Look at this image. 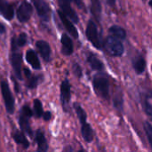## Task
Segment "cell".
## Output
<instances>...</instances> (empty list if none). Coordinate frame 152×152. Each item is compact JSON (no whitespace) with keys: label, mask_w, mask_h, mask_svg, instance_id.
I'll return each mask as SVG.
<instances>
[{"label":"cell","mask_w":152,"mask_h":152,"mask_svg":"<svg viewBox=\"0 0 152 152\" xmlns=\"http://www.w3.org/2000/svg\"><path fill=\"white\" fill-rule=\"evenodd\" d=\"M35 140L37 143V151H48V144H47V141L45 139V134L41 129H38L36 132V135H35Z\"/></svg>","instance_id":"18"},{"label":"cell","mask_w":152,"mask_h":152,"mask_svg":"<svg viewBox=\"0 0 152 152\" xmlns=\"http://www.w3.org/2000/svg\"><path fill=\"white\" fill-rule=\"evenodd\" d=\"M24 73L25 76L27 77V87L29 89H35L37 88L39 81H40V76H36V75H32L30 70L27 68L24 69Z\"/></svg>","instance_id":"21"},{"label":"cell","mask_w":152,"mask_h":152,"mask_svg":"<svg viewBox=\"0 0 152 152\" xmlns=\"http://www.w3.org/2000/svg\"><path fill=\"white\" fill-rule=\"evenodd\" d=\"M71 86L69 84V81L68 78H65L61 84V102L62 105V108L64 111H68L69 109V103L71 98Z\"/></svg>","instance_id":"9"},{"label":"cell","mask_w":152,"mask_h":152,"mask_svg":"<svg viewBox=\"0 0 152 152\" xmlns=\"http://www.w3.org/2000/svg\"><path fill=\"white\" fill-rule=\"evenodd\" d=\"M102 46L106 53L112 57H120L123 55L125 51L121 39L115 37L113 36L108 37L105 39L104 45Z\"/></svg>","instance_id":"3"},{"label":"cell","mask_w":152,"mask_h":152,"mask_svg":"<svg viewBox=\"0 0 152 152\" xmlns=\"http://www.w3.org/2000/svg\"><path fill=\"white\" fill-rule=\"evenodd\" d=\"M61 53L66 56L71 55L74 52V45H73V41L70 38V37L63 33L61 35Z\"/></svg>","instance_id":"14"},{"label":"cell","mask_w":152,"mask_h":152,"mask_svg":"<svg viewBox=\"0 0 152 152\" xmlns=\"http://www.w3.org/2000/svg\"><path fill=\"white\" fill-rule=\"evenodd\" d=\"M26 61L31 65V67L35 69H41V64L39 61V59L37 57V53L32 50L29 49L27 51L26 53Z\"/></svg>","instance_id":"20"},{"label":"cell","mask_w":152,"mask_h":152,"mask_svg":"<svg viewBox=\"0 0 152 152\" xmlns=\"http://www.w3.org/2000/svg\"><path fill=\"white\" fill-rule=\"evenodd\" d=\"M91 2V12L94 17L100 22L102 18V4L100 0H90Z\"/></svg>","instance_id":"24"},{"label":"cell","mask_w":152,"mask_h":152,"mask_svg":"<svg viewBox=\"0 0 152 152\" xmlns=\"http://www.w3.org/2000/svg\"><path fill=\"white\" fill-rule=\"evenodd\" d=\"M32 12H33V9H32L31 4L24 0L22 3H20V4L19 5L17 9V12H16L17 19L20 22L25 23L29 20L32 15Z\"/></svg>","instance_id":"10"},{"label":"cell","mask_w":152,"mask_h":152,"mask_svg":"<svg viewBox=\"0 0 152 152\" xmlns=\"http://www.w3.org/2000/svg\"><path fill=\"white\" fill-rule=\"evenodd\" d=\"M34 114H35V117L37 118H42V116L44 114L42 102L38 99L34 100Z\"/></svg>","instance_id":"27"},{"label":"cell","mask_w":152,"mask_h":152,"mask_svg":"<svg viewBox=\"0 0 152 152\" xmlns=\"http://www.w3.org/2000/svg\"><path fill=\"white\" fill-rule=\"evenodd\" d=\"M72 70H73V73L75 74V76L77 77H78V78H80V77H82V69H81V67H80V65L78 64V63H74L73 65H72Z\"/></svg>","instance_id":"29"},{"label":"cell","mask_w":152,"mask_h":152,"mask_svg":"<svg viewBox=\"0 0 152 152\" xmlns=\"http://www.w3.org/2000/svg\"><path fill=\"white\" fill-rule=\"evenodd\" d=\"M74 110L77 115V118H78L80 125H81V134H82L83 139L85 140V142H86L88 143L92 142L94 141V130H93L92 126L87 122L86 112L85 111L83 107L77 102L74 103Z\"/></svg>","instance_id":"1"},{"label":"cell","mask_w":152,"mask_h":152,"mask_svg":"<svg viewBox=\"0 0 152 152\" xmlns=\"http://www.w3.org/2000/svg\"><path fill=\"white\" fill-rule=\"evenodd\" d=\"M36 45H37V48L40 55L44 59V61L46 62H49L51 61V53H52L50 45L45 41L39 40L36 43Z\"/></svg>","instance_id":"15"},{"label":"cell","mask_w":152,"mask_h":152,"mask_svg":"<svg viewBox=\"0 0 152 152\" xmlns=\"http://www.w3.org/2000/svg\"><path fill=\"white\" fill-rule=\"evenodd\" d=\"M32 115H33V112L30 110V108L28 105H24L21 108L20 118H19V125H20V130L28 134L30 137L33 136V132L29 124V119L32 117Z\"/></svg>","instance_id":"7"},{"label":"cell","mask_w":152,"mask_h":152,"mask_svg":"<svg viewBox=\"0 0 152 152\" xmlns=\"http://www.w3.org/2000/svg\"><path fill=\"white\" fill-rule=\"evenodd\" d=\"M58 15H59V18L60 20H61L64 28H66V30L70 34V36L74 38H78V32H77V28L75 27V25L73 24V21L69 19L67 17V15H65L61 10H58Z\"/></svg>","instance_id":"12"},{"label":"cell","mask_w":152,"mask_h":152,"mask_svg":"<svg viewBox=\"0 0 152 152\" xmlns=\"http://www.w3.org/2000/svg\"><path fill=\"white\" fill-rule=\"evenodd\" d=\"M0 14L7 20H11L14 16L13 6L6 0H0Z\"/></svg>","instance_id":"16"},{"label":"cell","mask_w":152,"mask_h":152,"mask_svg":"<svg viewBox=\"0 0 152 152\" xmlns=\"http://www.w3.org/2000/svg\"><path fill=\"white\" fill-rule=\"evenodd\" d=\"M87 62L89 63L92 69L96 71H102L104 68V64L101 61V60L94 53H90L87 55Z\"/></svg>","instance_id":"22"},{"label":"cell","mask_w":152,"mask_h":152,"mask_svg":"<svg viewBox=\"0 0 152 152\" xmlns=\"http://www.w3.org/2000/svg\"><path fill=\"white\" fill-rule=\"evenodd\" d=\"M70 1L73 2L79 9H81L83 11H86V6H85V4H84L82 0H70Z\"/></svg>","instance_id":"30"},{"label":"cell","mask_w":152,"mask_h":152,"mask_svg":"<svg viewBox=\"0 0 152 152\" xmlns=\"http://www.w3.org/2000/svg\"><path fill=\"white\" fill-rule=\"evenodd\" d=\"M5 32V28L4 26L0 22V34H4Z\"/></svg>","instance_id":"33"},{"label":"cell","mask_w":152,"mask_h":152,"mask_svg":"<svg viewBox=\"0 0 152 152\" xmlns=\"http://www.w3.org/2000/svg\"><path fill=\"white\" fill-rule=\"evenodd\" d=\"M42 118H44L45 121H49L52 118V113L50 111H45V112H44Z\"/></svg>","instance_id":"31"},{"label":"cell","mask_w":152,"mask_h":152,"mask_svg":"<svg viewBox=\"0 0 152 152\" xmlns=\"http://www.w3.org/2000/svg\"><path fill=\"white\" fill-rule=\"evenodd\" d=\"M12 137L13 141H14L17 144L22 146L24 149H28V148L29 147V142H28V139L26 138V136H25V134H23V131H22V130H21V131H20V130H15V131H13L12 134Z\"/></svg>","instance_id":"19"},{"label":"cell","mask_w":152,"mask_h":152,"mask_svg":"<svg viewBox=\"0 0 152 152\" xmlns=\"http://www.w3.org/2000/svg\"><path fill=\"white\" fill-rule=\"evenodd\" d=\"M19 47L16 45V44L11 40V56H10V61L12 67V69L15 73V76L19 80L22 79L21 75V65H22V55L21 53L18 52Z\"/></svg>","instance_id":"4"},{"label":"cell","mask_w":152,"mask_h":152,"mask_svg":"<svg viewBox=\"0 0 152 152\" xmlns=\"http://www.w3.org/2000/svg\"><path fill=\"white\" fill-rule=\"evenodd\" d=\"M132 64H133V68L134 69V71L136 72V74L141 75L145 71L146 69V61L145 58L143 57L142 54L138 53L132 61Z\"/></svg>","instance_id":"17"},{"label":"cell","mask_w":152,"mask_h":152,"mask_svg":"<svg viewBox=\"0 0 152 152\" xmlns=\"http://www.w3.org/2000/svg\"><path fill=\"white\" fill-rule=\"evenodd\" d=\"M94 93L105 101L110 100V81L109 78L102 73L95 75L92 81Z\"/></svg>","instance_id":"2"},{"label":"cell","mask_w":152,"mask_h":152,"mask_svg":"<svg viewBox=\"0 0 152 152\" xmlns=\"http://www.w3.org/2000/svg\"><path fill=\"white\" fill-rule=\"evenodd\" d=\"M143 128L146 134V136L148 138L149 143L151 145V148L152 150V125L150 122H144L143 124Z\"/></svg>","instance_id":"28"},{"label":"cell","mask_w":152,"mask_h":152,"mask_svg":"<svg viewBox=\"0 0 152 152\" xmlns=\"http://www.w3.org/2000/svg\"><path fill=\"white\" fill-rule=\"evenodd\" d=\"M141 103L142 108L147 114V116L152 121V92L151 91H144L140 95Z\"/></svg>","instance_id":"13"},{"label":"cell","mask_w":152,"mask_h":152,"mask_svg":"<svg viewBox=\"0 0 152 152\" xmlns=\"http://www.w3.org/2000/svg\"><path fill=\"white\" fill-rule=\"evenodd\" d=\"M64 151H73V149H71V148H66V149H64Z\"/></svg>","instance_id":"34"},{"label":"cell","mask_w":152,"mask_h":152,"mask_svg":"<svg viewBox=\"0 0 152 152\" xmlns=\"http://www.w3.org/2000/svg\"><path fill=\"white\" fill-rule=\"evenodd\" d=\"M150 6H151V7L152 8V0H151V1H150Z\"/></svg>","instance_id":"35"},{"label":"cell","mask_w":152,"mask_h":152,"mask_svg":"<svg viewBox=\"0 0 152 152\" xmlns=\"http://www.w3.org/2000/svg\"><path fill=\"white\" fill-rule=\"evenodd\" d=\"M12 40L16 44V45L20 48V47H22L24 46L26 44H27V40H28V37H27V34L26 33H20L18 37H12Z\"/></svg>","instance_id":"26"},{"label":"cell","mask_w":152,"mask_h":152,"mask_svg":"<svg viewBox=\"0 0 152 152\" xmlns=\"http://www.w3.org/2000/svg\"><path fill=\"white\" fill-rule=\"evenodd\" d=\"M143 1H145V0H143Z\"/></svg>","instance_id":"37"},{"label":"cell","mask_w":152,"mask_h":152,"mask_svg":"<svg viewBox=\"0 0 152 152\" xmlns=\"http://www.w3.org/2000/svg\"><path fill=\"white\" fill-rule=\"evenodd\" d=\"M86 36L87 40L93 45V46L98 50L102 48V44L100 38V34L98 32L97 25L93 20H89L86 28Z\"/></svg>","instance_id":"5"},{"label":"cell","mask_w":152,"mask_h":152,"mask_svg":"<svg viewBox=\"0 0 152 152\" xmlns=\"http://www.w3.org/2000/svg\"><path fill=\"white\" fill-rule=\"evenodd\" d=\"M151 71H152V65H151Z\"/></svg>","instance_id":"36"},{"label":"cell","mask_w":152,"mask_h":152,"mask_svg":"<svg viewBox=\"0 0 152 152\" xmlns=\"http://www.w3.org/2000/svg\"><path fill=\"white\" fill-rule=\"evenodd\" d=\"M39 18L43 21H49L51 19L52 10L50 5L45 0H31Z\"/></svg>","instance_id":"8"},{"label":"cell","mask_w":152,"mask_h":152,"mask_svg":"<svg viewBox=\"0 0 152 152\" xmlns=\"http://www.w3.org/2000/svg\"><path fill=\"white\" fill-rule=\"evenodd\" d=\"M107 4H109L110 6H114L116 4V0H105Z\"/></svg>","instance_id":"32"},{"label":"cell","mask_w":152,"mask_h":152,"mask_svg":"<svg viewBox=\"0 0 152 152\" xmlns=\"http://www.w3.org/2000/svg\"><path fill=\"white\" fill-rule=\"evenodd\" d=\"M113 104L114 107L118 110L122 111L123 110V105H124V96H123V92L122 90L118 87L113 96Z\"/></svg>","instance_id":"23"},{"label":"cell","mask_w":152,"mask_h":152,"mask_svg":"<svg viewBox=\"0 0 152 152\" xmlns=\"http://www.w3.org/2000/svg\"><path fill=\"white\" fill-rule=\"evenodd\" d=\"M109 32L115 37H118L121 40H124L126 37V31L124 28L118 26V25H113L110 27Z\"/></svg>","instance_id":"25"},{"label":"cell","mask_w":152,"mask_h":152,"mask_svg":"<svg viewBox=\"0 0 152 152\" xmlns=\"http://www.w3.org/2000/svg\"><path fill=\"white\" fill-rule=\"evenodd\" d=\"M58 4H59V6L61 8V11L65 15H67V17L69 19H70L74 23L79 22L78 15L73 10V8L71 6V1L70 0H58Z\"/></svg>","instance_id":"11"},{"label":"cell","mask_w":152,"mask_h":152,"mask_svg":"<svg viewBox=\"0 0 152 152\" xmlns=\"http://www.w3.org/2000/svg\"><path fill=\"white\" fill-rule=\"evenodd\" d=\"M0 88H1V93L3 95V99L4 102V106L7 113L13 114L15 109V102L8 83L5 80H2L0 82Z\"/></svg>","instance_id":"6"}]
</instances>
